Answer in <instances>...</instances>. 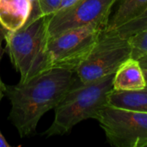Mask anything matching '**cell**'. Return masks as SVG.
I'll list each match as a JSON object with an SVG mask.
<instances>
[{
    "instance_id": "cell-1",
    "label": "cell",
    "mask_w": 147,
    "mask_h": 147,
    "mask_svg": "<svg viewBox=\"0 0 147 147\" xmlns=\"http://www.w3.org/2000/svg\"><path fill=\"white\" fill-rule=\"evenodd\" d=\"M78 82L75 71L53 67L25 83L6 86L5 95L11 102L9 120L20 136L33 133L41 116L54 109Z\"/></svg>"
},
{
    "instance_id": "cell-2",
    "label": "cell",
    "mask_w": 147,
    "mask_h": 147,
    "mask_svg": "<svg viewBox=\"0 0 147 147\" xmlns=\"http://www.w3.org/2000/svg\"><path fill=\"white\" fill-rule=\"evenodd\" d=\"M52 15L28 17L26 23L6 35L8 53L21 75L20 83L50 68L47 54L48 23Z\"/></svg>"
},
{
    "instance_id": "cell-3",
    "label": "cell",
    "mask_w": 147,
    "mask_h": 147,
    "mask_svg": "<svg viewBox=\"0 0 147 147\" xmlns=\"http://www.w3.org/2000/svg\"><path fill=\"white\" fill-rule=\"evenodd\" d=\"M114 75L85 84L79 80L54 109L53 122L45 134L63 135L79 122L96 119L100 109L108 103V96L113 90Z\"/></svg>"
},
{
    "instance_id": "cell-4",
    "label": "cell",
    "mask_w": 147,
    "mask_h": 147,
    "mask_svg": "<svg viewBox=\"0 0 147 147\" xmlns=\"http://www.w3.org/2000/svg\"><path fill=\"white\" fill-rule=\"evenodd\" d=\"M129 40L114 30L102 29L88 56L76 69L81 83H90L110 74L131 57Z\"/></svg>"
},
{
    "instance_id": "cell-5",
    "label": "cell",
    "mask_w": 147,
    "mask_h": 147,
    "mask_svg": "<svg viewBox=\"0 0 147 147\" xmlns=\"http://www.w3.org/2000/svg\"><path fill=\"white\" fill-rule=\"evenodd\" d=\"M96 120L109 143L116 147H147V113L106 104Z\"/></svg>"
},
{
    "instance_id": "cell-6",
    "label": "cell",
    "mask_w": 147,
    "mask_h": 147,
    "mask_svg": "<svg viewBox=\"0 0 147 147\" xmlns=\"http://www.w3.org/2000/svg\"><path fill=\"white\" fill-rule=\"evenodd\" d=\"M102 29L104 27L93 24L70 29L48 38L50 68L60 67L76 71L95 46Z\"/></svg>"
},
{
    "instance_id": "cell-7",
    "label": "cell",
    "mask_w": 147,
    "mask_h": 147,
    "mask_svg": "<svg viewBox=\"0 0 147 147\" xmlns=\"http://www.w3.org/2000/svg\"><path fill=\"white\" fill-rule=\"evenodd\" d=\"M115 2V0H78L68 8L56 11L48 23L49 38L88 25H100L105 28Z\"/></svg>"
},
{
    "instance_id": "cell-8",
    "label": "cell",
    "mask_w": 147,
    "mask_h": 147,
    "mask_svg": "<svg viewBox=\"0 0 147 147\" xmlns=\"http://www.w3.org/2000/svg\"><path fill=\"white\" fill-rule=\"evenodd\" d=\"M146 87L143 68L138 59H126L116 70L113 78V90L120 91L139 90Z\"/></svg>"
},
{
    "instance_id": "cell-9",
    "label": "cell",
    "mask_w": 147,
    "mask_h": 147,
    "mask_svg": "<svg viewBox=\"0 0 147 147\" xmlns=\"http://www.w3.org/2000/svg\"><path fill=\"white\" fill-rule=\"evenodd\" d=\"M31 10L29 0H0V22L7 30L16 31L26 23Z\"/></svg>"
},
{
    "instance_id": "cell-10",
    "label": "cell",
    "mask_w": 147,
    "mask_h": 147,
    "mask_svg": "<svg viewBox=\"0 0 147 147\" xmlns=\"http://www.w3.org/2000/svg\"><path fill=\"white\" fill-rule=\"evenodd\" d=\"M147 8V0H115L105 27L107 30H114L131 21Z\"/></svg>"
},
{
    "instance_id": "cell-11",
    "label": "cell",
    "mask_w": 147,
    "mask_h": 147,
    "mask_svg": "<svg viewBox=\"0 0 147 147\" xmlns=\"http://www.w3.org/2000/svg\"><path fill=\"white\" fill-rule=\"evenodd\" d=\"M107 104L116 108L147 113V87L132 91L112 90L108 96Z\"/></svg>"
},
{
    "instance_id": "cell-12",
    "label": "cell",
    "mask_w": 147,
    "mask_h": 147,
    "mask_svg": "<svg viewBox=\"0 0 147 147\" xmlns=\"http://www.w3.org/2000/svg\"><path fill=\"white\" fill-rule=\"evenodd\" d=\"M146 30H147V8L135 18L114 29L119 35L127 39Z\"/></svg>"
},
{
    "instance_id": "cell-13",
    "label": "cell",
    "mask_w": 147,
    "mask_h": 147,
    "mask_svg": "<svg viewBox=\"0 0 147 147\" xmlns=\"http://www.w3.org/2000/svg\"><path fill=\"white\" fill-rule=\"evenodd\" d=\"M131 44V57L136 59L147 54V30L128 38Z\"/></svg>"
},
{
    "instance_id": "cell-14",
    "label": "cell",
    "mask_w": 147,
    "mask_h": 147,
    "mask_svg": "<svg viewBox=\"0 0 147 147\" xmlns=\"http://www.w3.org/2000/svg\"><path fill=\"white\" fill-rule=\"evenodd\" d=\"M39 9L41 16L54 14L61 3V0H38Z\"/></svg>"
},
{
    "instance_id": "cell-15",
    "label": "cell",
    "mask_w": 147,
    "mask_h": 147,
    "mask_svg": "<svg viewBox=\"0 0 147 147\" xmlns=\"http://www.w3.org/2000/svg\"><path fill=\"white\" fill-rule=\"evenodd\" d=\"M8 32H9V30H7V29L3 27V25L1 23V22H0V60H1V59H2V57H3V53H4V49H3V47H2L3 41L5 40L6 35H7Z\"/></svg>"
},
{
    "instance_id": "cell-16",
    "label": "cell",
    "mask_w": 147,
    "mask_h": 147,
    "mask_svg": "<svg viewBox=\"0 0 147 147\" xmlns=\"http://www.w3.org/2000/svg\"><path fill=\"white\" fill-rule=\"evenodd\" d=\"M78 0H61V3L59 4V7L58 9V10H60V9H65V8H68L70 6H71L72 4H74L75 3H77ZM57 10V11H58Z\"/></svg>"
},
{
    "instance_id": "cell-17",
    "label": "cell",
    "mask_w": 147,
    "mask_h": 147,
    "mask_svg": "<svg viewBox=\"0 0 147 147\" xmlns=\"http://www.w3.org/2000/svg\"><path fill=\"white\" fill-rule=\"evenodd\" d=\"M29 1H30V3L32 4V11H34V12L36 11V13H38V14L40 15V9H39V3H38V0H29Z\"/></svg>"
},
{
    "instance_id": "cell-18",
    "label": "cell",
    "mask_w": 147,
    "mask_h": 147,
    "mask_svg": "<svg viewBox=\"0 0 147 147\" xmlns=\"http://www.w3.org/2000/svg\"><path fill=\"white\" fill-rule=\"evenodd\" d=\"M138 60L140 61V65H141V67H142L143 69L147 68V54L146 55H145V56H143V57H141V58H140Z\"/></svg>"
},
{
    "instance_id": "cell-19",
    "label": "cell",
    "mask_w": 147,
    "mask_h": 147,
    "mask_svg": "<svg viewBox=\"0 0 147 147\" xmlns=\"http://www.w3.org/2000/svg\"><path fill=\"white\" fill-rule=\"evenodd\" d=\"M0 147H10V145L6 141L1 132H0Z\"/></svg>"
},
{
    "instance_id": "cell-20",
    "label": "cell",
    "mask_w": 147,
    "mask_h": 147,
    "mask_svg": "<svg viewBox=\"0 0 147 147\" xmlns=\"http://www.w3.org/2000/svg\"><path fill=\"white\" fill-rule=\"evenodd\" d=\"M5 89H6V85L3 83V81L0 78V101L3 98V95L5 94Z\"/></svg>"
},
{
    "instance_id": "cell-21",
    "label": "cell",
    "mask_w": 147,
    "mask_h": 147,
    "mask_svg": "<svg viewBox=\"0 0 147 147\" xmlns=\"http://www.w3.org/2000/svg\"><path fill=\"white\" fill-rule=\"evenodd\" d=\"M144 71V75H145V78H146V87H147V68L143 69Z\"/></svg>"
}]
</instances>
